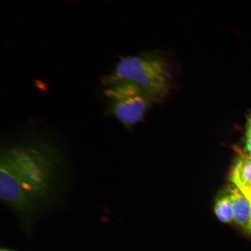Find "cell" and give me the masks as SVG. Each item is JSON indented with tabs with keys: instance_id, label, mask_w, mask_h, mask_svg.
Returning a JSON list of instances; mask_svg holds the SVG:
<instances>
[{
	"instance_id": "6da1fadb",
	"label": "cell",
	"mask_w": 251,
	"mask_h": 251,
	"mask_svg": "<svg viewBox=\"0 0 251 251\" xmlns=\"http://www.w3.org/2000/svg\"><path fill=\"white\" fill-rule=\"evenodd\" d=\"M59 144L46 135L29 134L2 144L0 196L23 215L52 206L68 191L70 171Z\"/></svg>"
},
{
	"instance_id": "7a4b0ae2",
	"label": "cell",
	"mask_w": 251,
	"mask_h": 251,
	"mask_svg": "<svg viewBox=\"0 0 251 251\" xmlns=\"http://www.w3.org/2000/svg\"><path fill=\"white\" fill-rule=\"evenodd\" d=\"M175 80V68L171 59L164 51L156 49L122 58L102 82L108 86L117 81H130L153 102H159L171 93Z\"/></svg>"
},
{
	"instance_id": "3957f363",
	"label": "cell",
	"mask_w": 251,
	"mask_h": 251,
	"mask_svg": "<svg viewBox=\"0 0 251 251\" xmlns=\"http://www.w3.org/2000/svg\"><path fill=\"white\" fill-rule=\"evenodd\" d=\"M107 86L105 94L109 100L110 110L126 126L139 123L154 102L148 94L130 81H117Z\"/></svg>"
},
{
	"instance_id": "277c9868",
	"label": "cell",
	"mask_w": 251,
	"mask_h": 251,
	"mask_svg": "<svg viewBox=\"0 0 251 251\" xmlns=\"http://www.w3.org/2000/svg\"><path fill=\"white\" fill-rule=\"evenodd\" d=\"M233 203L234 221L240 226L247 229L251 217V203L239 188L233 186L228 190Z\"/></svg>"
},
{
	"instance_id": "5b68a950",
	"label": "cell",
	"mask_w": 251,
	"mask_h": 251,
	"mask_svg": "<svg viewBox=\"0 0 251 251\" xmlns=\"http://www.w3.org/2000/svg\"><path fill=\"white\" fill-rule=\"evenodd\" d=\"M230 180L239 189L251 184V159L240 152L230 174Z\"/></svg>"
},
{
	"instance_id": "8992f818",
	"label": "cell",
	"mask_w": 251,
	"mask_h": 251,
	"mask_svg": "<svg viewBox=\"0 0 251 251\" xmlns=\"http://www.w3.org/2000/svg\"><path fill=\"white\" fill-rule=\"evenodd\" d=\"M216 218L224 224H230L234 221L233 203L230 194H224L216 200L214 206Z\"/></svg>"
},
{
	"instance_id": "52a82bcc",
	"label": "cell",
	"mask_w": 251,
	"mask_h": 251,
	"mask_svg": "<svg viewBox=\"0 0 251 251\" xmlns=\"http://www.w3.org/2000/svg\"><path fill=\"white\" fill-rule=\"evenodd\" d=\"M248 158L251 159V133L247 132L246 141V147H245V152L244 153Z\"/></svg>"
},
{
	"instance_id": "ba28073f",
	"label": "cell",
	"mask_w": 251,
	"mask_h": 251,
	"mask_svg": "<svg viewBox=\"0 0 251 251\" xmlns=\"http://www.w3.org/2000/svg\"><path fill=\"white\" fill-rule=\"evenodd\" d=\"M241 190L242 191V192L245 194V196L248 198V199L250 200V201L251 203V184L249 186L245 187Z\"/></svg>"
},
{
	"instance_id": "9c48e42d",
	"label": "cell",
	"mask_w": 251,
	"mask_h": 251,
	"mask_svg": "<svg viewBox=\"0 0 251 251\" xmlns=\"http://www.w3.org/2000/svg\"><path fill=\"white\" fill-rule=\"evenodd\" d=\"M247 132L251 133V115L247 124Z\"/></svg>"
},
{
	"instance_id": "30bf717a",
	"label": "cell",
	"mask_w": 251,
	"mask_h": 251,
	"mask_svg": "<svg viewBox=\"0 0 251 251\" xmlns=\"http://www.w3.org/2000/svg\"><path fill=\"white\" fill-rule=\"evenodd\" d=\"M246 230L247 232H249V233L251 234V217L249 226H248V227L247 228Z\"/></svg>"
},
{
	"instance_id": "8fae6325",
	"label": "cell",
	"mask_w": 251,
	"mask_h": 251,
	"mask_svg": "<svg viewBox=\"0 0 251 251\" xmlns=\"http://www.w3.org/2000/svg\"><path fill=\"white\" fill-rule=\"evenodd\" d=\"M5 251V250H4V251H3V250H2V251Z\"/></svg>"
}]
</instances>
